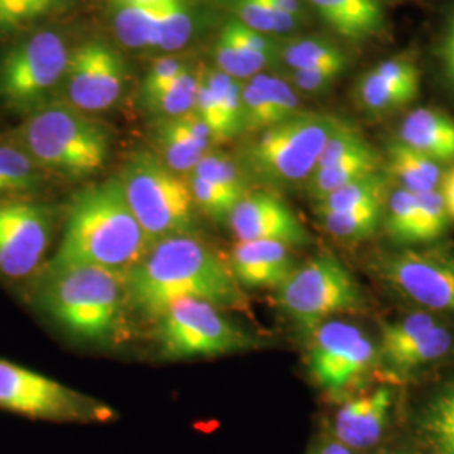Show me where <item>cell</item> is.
Returning <instances> with one entry per match:
<instances>
[{
    "mask_svg": "<svg viewBox=\"0 0 454 454\" xmlns=\"http://www.w3.org/2000/svg\"><path fill=\"white\" fill-rule=\"evenodd\" d=\"M130 309L155 320L174 301L195 298L226 311H246L247 296L231 268L200 236H172L148 247L125 275Z\"/></svg>",
    "mask_w": 454,
    "mask_h": 454,
    "instance_id": "cell-1",
    "label": "cell"
},
{
    "mask_svg": "<svg viewBox=\"0 0 454 454\" xmlns=\"http://www.w3.org/2000/svg\"><path fill=\"white\" fill-rule=\"evenodd\" d=\"M152 246L135 219L118 177L73 195L63 238L44 266H90L127 275Z\"/></svg>",
    "mask_w": 454,
    "mask_h": 454,
    "instance_id": "cell-2",
    "label": "cell"
},
{
    "mask_svg": "<svg viewBox=\"0 0 454 454\" xmlns=\"http://www.w3.org/2000/svg\"><path fill=\"white\" fill-rule=\"evenodd\" d=\"M31 301L67 337L114 345L123 337L130 309L125 276L90 266L43 270L31 279Z\"/></svg>",
    "mask_w": 454,
    "mask_h": 454,
    "instance_id": "cell-3",
    "label": "cell"
},
{
    "mask_svg": "<svg viewBox=\"0 0 454 454\" xmlns=\"http://www.w3.org/2000/svg\"><path fill=\"white\" fill-rule=\"evenodd\" d=\"M14 142L37 163L61 177L82 180L103 170L110 133L74 106H44L17 130Z\"/></svg>",
    "mask_w": 454,
    "mask_h": 454,
    "instance_id": "cell-4",
    "label": "cell"
},
{
    "mask_svg": "<svg viewBox=\"0 0 454 454\" xmlns=\"http://www.w3.org/2000/svg\"><path fill=\"white\" fill-rule=\"evenodd\" d=\"M118 179L150 243L172 236H199L189 180L170 170L159 155L146 150L133 153Z\"/></svg>",
    "mask_w": 454,
    "mask_h": 454,
    "instance_id": "cell-5",
    "label": "cell"
},
{
    "mask_svg": "<svg viewBox=\"0 0 454 454\" xmlns=\"http://www.w3.org/2000/svg\"><path fill=\"white\" fill-rule=\"evenodd\" d=\"M341 120L324 114H298L256 133L246 148V163L258 179L271 185L309 182L325 144Z\"/></svg>",
    "mask_w": 454,
    "mask_h": 454,
    "instance_id": "cell-6",
    "label": "cell"
},
{
    "mask_svg": "<svg viewBox=\"0 0 454 454\" xmlns=\"http://www.w3.org/2000/svg\"><path fill=\"white\" fill-rule=\"evenodd\" d=\"M159 352L167 360L223 357L261 347L256 335L207 301H174L153 320Z\"/></svg>",
    "mask_w": 454,
    "mask_h": 454,
    "instance_id": "cell-7",
    "label": "cell"
},
{
    "mask_svg": "<svg viewBox=\"0 0 454 454\" xmlns=\"http://www.w3.org/2000/svg\"><path fill=\"white\" fill-rule=\"evenodd\" d=\"M275 292L278 307L307 333L335 315L357 313L365 307L356 278L328 251L296 266Z\"/></svg>",
    "mask_w": 454,
    "mask_h": 454,
    "instance_id": "cell-8",
    "label": "cell"
},
{
    "mask_svg": "<svg viewBox=\"0 0 454 454\" xmlns=\"http://www.w3.org/2000/svg\"><path fill=\"white\" fill-rule=\"evenodd\" d=\"M0 409L35 421L91 424L114 419V409L97 397L2 357Z\"/></svg>",
    "mask_w": 454,
    "mask_h": 454,
    "instance_id": "cell-9",
    "label": "cell"
},
{
    "mask_svg": "<svg viewBox=\"0 0 454 454\" xmlns=\"http://www.w3.org/2000/svg\"><path fill=\"white\" fill-rule=\"evenodd\" d=\"M71 52L65 39L41 31L7 51L0 61V97L17 112L35 114L66 78Z\"/></svg>",
    "mask_w": 454,
    "mask_h": 454,
    "instance_id": "cell-10",
    "label": "cell"
},
{
    "mask_svg": "<svg viewBox=\"0 0 454 454\" xmlns=\"http://www.w3.org/2000/svg\"><path fill=\"white\" fill-rule=\"evenodd\" d=\"M56 234L54 209L31 197L0 206V281H31L48 262Z\"/></svg>",
    "mask_w": 454,
    "mask_h": 454,
    "instance_id": "cell-11",
    "label": "cell"
},
{
    "mask_svg": "<svg viewBox=\"0 0 454 454\" xmlns=\"http://www.w3.org/2000/svg\"><path fill=\"white\" fill-rule=\"evenodd\" d=\"M375 270L395 292L422 309L454 315V249L431 246L379 256Z\"/></svg>",
    "mask_w": 454,
    "mask_h": 454,
    "instance_id": "cell-12",
    "label": "cell"
},
{
    "mask_svg": "<svg viewBox=\"0 0 454 454\" xmlns=\"http://www.w3.org/2000/svg\"><path fill=\"white\" fill-rule=\"evenodd\" d=\"M379 356L369 335L341 320H326L309 333V371L326 392L343 394L362 382Z\"/></svg>",
    "mask_w": 454,
    "mask_h": 454,
    "instance_id": "cell-13",
    "label": "cell"
},
{
    "mask_svg": "<svg viewBox=\"0 0 454 454\" xmlns=\"http://www.w3.org/2000/svg\"><path fill=\"white\" fill-rule=\"evenodd\" d=\"M65 80L71 106L82 114L105 112L121 95L125 63L108 43L90 41L71 54Z\"/></svg>",
    "mask_w": 454,
    "mask_h": 454,
    "instance_id": "cell-14",
    "label": "cell"
},
{
    "mask_svg": "<svg viewBox=\"0 0 454 454\" xmlns=\"http://www.w3.org/2000/svg\"><path fill=\"white\" fill-rule=\"evenodd\" d=\"M226 224L236 243L271 241L288 247H305L311 243L307 227L273 192H247L229 214Z\"/></svg>",
    "mask_w": 454,
    "mask_h": 454,
    "instance_id": "cell-15",
    "label": "cell"
},
{
    "mask_svg": "<svg viewBox=\"0 0 454 454\" xmlns=\"http://www.w3.org/2000/svg\"><path fill=\"white\" fill-rule=\"evenodd\" d=\"M392 406L394 392L387 386L347 399L335 414V439L352 451L377 444L387 427Z\"/></svg>",
    "mask_w": 454,
    "mask_h": 454,
    "instance_id": "cell-16",
    "label": "cell"
},
{
    "mask_svg": "<svg viewBox=\"0 0 454 454\" xmlns=\"http://www.w3.org/2000/svg\"><path fill=\"white\" fill-rule=\"evenodd\" d=\"M227 264L243 290H278L296 270L292 247L271 241L234 244Z\"/></svg>",
    "mask_w": 454,
    "mask_h": 454,
    "instance_id": "cell-17",
    "label": "cell"
},
{
    "mask_svg": "<svg viewBox=\"0 0 454 454\" xmlns=\"http://www.w3.org/2000/svg\"><path fill=\"white\" fill-rule=\"evenodd\" d=\"M243 125L247 133H260L298 114V97L281 78L260 73L241 90Z\"/></svg>",
    "mask_w": 454,
    "mask_h": 454,
    "instance_id": "cell-18",
    "label": "cell"
},
{
    "mask_svg": "<svg viewBox=\"0 0 454 454\" xmlns=\"http://www.w3.org/2000/svg\"><path fill=\"white\" fill-rule=\"evenodd\" d=\"M325 24L352 41H369L384 31L386 14L379 0H309Z\"/></svg>",
    "mask_w": 454,
    "mask_h": 454,
    "instance_id": "cell-19",
    "label": "cell"
},
{
    "mask_svg": "<svg viewBox=\"0 0 454 454\" xmlns=\"http://www.w3.org/2000/svg\"><path fill=\"white\" fill-rule=\"evenodd\" d=\"M399 142L434 162H454V118L434 108H416L403 120Z\"/></svg>",
    "mask_w": 454,
    "mask_h": 454,
    "instance_id": "cell-20",
    "label": "cell"
},
{
    "mask_svg": "<svg viewBox=\"0 0 454 454\" xmlns=\"http://www.w3.org/2000/svg\"><path fill=\"white\" fill-rule=\"evenodd\" d=\"M387 170L390 177L399 184V189L412 194L439 191L444 179L441 163L399 140L389 146Z\"/></svg>",
    "mask_w": 454,
    "mask_h": 454,
    "instance_id": "cell-21",
    "label": "cell"
},
{
    "mask_svg": "<svg viewBox=\"0 0 454 454\" xmlns=\"http://www.w3.org/2000/svg\"><path fill=\"white\" fill-rule=\"evenodd\" d=\"M379 167H380V157L377 155L373 146L367 144L358 148L357 152L343 157L328 167L317 168L307 182L309 194L315 202H318L341 187L379 172Z\"/></svg>",
    "mask_w": 454,
    "mask_h": 454,
    "instance_id": "cell-22",
    "label": "cell"
},
{
    "mask_svg": "<svg viewBox=\"0 0 454 454\" xmlns=\"http://www.w3.org/2000/svg\"><path fill=\"white\" fill-rule=\"evenodd\" d=\"M418 433L429 454H454V382L422 407Z\"/></svg>",
    "mask_w": 454,
    "mask_h": 454,
    "instance_id": "cell-23",
    "label": "cell"
},
{
    "mask_svg": "<svg viewBox=\"0 0 454 454\" xmlns=\"http://www.w3.org/2000/svg\"><path fill=\"white\" fill-rule=\"evenodd\" d=\"M114 33L127 48H155L159 44V16L155 4L116 0Z\"/></svg>",
    "mask_w": 454,
    "mask_h": 454,
    "instance_id": "cell-24",
    "label": "cell"
},
{
    "mask_svg": "<svg viewBox=\"0 0 454 454\" xmlns=\"http://www.w3.org/2000/svg\"><path fill=\"white\" fill-rule=\"evenodd\" d=\"M453 343L454 337L451 332L446 326L438 324L427 333H424L421 339L409 343L390 356L382 357V362L392 372H416L422 367L446 357L451 352Z\"/></svg>",
    "mask_w": 454,
    "mask_h": 454,
    "instance_id": "cell-25",
    "label": "cell"
},
{
    "mask_svg": "<svg viewBox=\"0 0 454 454\" xmlns=\"http://www.w3.org/2000/svg\"><path fill=\"white\" fill-rule=\"evenodd\" d=\"M37 163L16 142L0 144V191L12 197H33L43 185Z\"/></svg>",
    "mask_w": 454,
    "mask_h": 454,
    "instance_id": "cell-26",
    "label": "cell"
},
{
    "mask_svg": "<svg viewBox=\"0 0 454 454\" xmlns=\"http://www.w3.org/2000/svg\"><path fill=\"white\" fill-rule=\"evenodd\" d=\"M159 159L180 176H191L195 165L207 153L197 145L179 118L163 120L157 130Z\"/></svg>",
    "mask_w": 454,
    "mask_h": 454,
    "instance_id": "cell-27",
    "label": "cell"
},
{
    "mask_svg": "<svg viewBox=\"0 0 454 454\" xmlns=\"http://www.w3.org/2000/svg\"><path fill=\"white\" fill-rule=\"evenodd\" d=\"M384 200H386V180L380 176V172H375L318 200L317 214L350 211V209L371 207V206L384 207Z\"/></svg>",
    "mask_w": 454,
    "mask_h": 454,
    "instance_id": "cell-28",
    "label": "cell"
},
{
    "mask_svg": "<svg viewBox=\"0 0 454 454\" xmlns=\"http://www.w3.org/2000/svg\"><path fill=\"white\" fill-rule=\"evenodd\" d=\"M384 207L371 206L350 211L318 212L320 223L328 234L341 241H362L375 234Z\"/></svg>",
    "mask_w": 454,
    "mask_h": 454,
    "instance_id": "cell-29",
    "label": "cell"
},
{
    "mask_svg": "<svg viewBox=\"0 0 454 454\" xmlns=\"http://www.w3.org/2000/svg\"><path fill=\"white\" fill-rule=\"evenodd\" d=\"M200 78L185 69L179 78H176L162 91L153 97L146 98V106L163 120L179 118L182 114H191L194 110L195 98Z\"/></svg>",
    "mask_w": 454,
    "mask_h": 454,
    "instance_id": "cell-30",
    "label": "cell"
},
{
    "mask_svg": "<svg viewBox=\"0 0 454 454\" xmlns=\"http://www.w3.org/2000/svg\"><path fill=\"white\" fill-rule=\"evenodd\" d=\"M238 20L261 34L292 33L298 22L270 0H232Z\"/></svg>",
    "mask_w": 454,
    "mask_h": 454,
    "instance_id": "cell-31",
    "label": "cell"
},
{
    "mask_svg": "<svg viewBox=\"0 0 454 454\" xmlns=\"http://www.w3.org/2000/svg\"><path fill=\"white\" fill-rule=\"evenodd\" d=\"M283 61L293 71L340 66L347 67V56L339 46L322 39H300L281 49Z\"/></svg>",
    "mask_w": 454,
    "mask_h": 454,
    "instance_id": "cell-32",
    "label": "cell"
},
{
    "mask_svg": "<svg viewBox=\"0 0 454 454\" xmlns=\"http://www.w3.org/2000/svg\"><path fill=\"white\" fill-rule=\"evenodd\" d=\"M419 91L395 86L380 78L372 69L362 78L358 84V98L364 108L372 114H387L409 105Z\"/></svg>",
    "mask_w": 454,
    "mask_h": 454,
    "instance_id": "cell-33",
    "label": "cell"
},
{
    "mask_svg": "<svg viewBox=\"0 0 454 454\" xmlns=\"http://www.w3.org/2000/svg\"><path fill=\"white\" fill-rule=\"evenodd\" d=\"M159 44L163 51H179L192 35V17L184 0H157Z\"/></svg>",
    "mask_w": 454,
    "mask_h": 454,
    "instance_id": "cell-34",
    "label": "cell"
},
{
    "mask_svg": "<svg viewBox=\"0 0 454 454\" xmlns=\"http://www.w3.org/2000/svg\"><path fill=\"white\" fill-rule=\"evenodd\" d=\"M191 176L207 180L212 185L227 191L239 199L247 194L246 180L239 165L223 152L209 150L207 153H204V157L195 165Z\"/></svg>",
    "mask_w": 454,
    "mask_h": 454,
    "instance_id": "cell-35",
    "label": "cell"
},
{
    "mask_svg": "<svg viewBox=\"0 0 454 454\" xmlns=\"http://www.w3.org/2000/svg\"><path fill=\"white\" fill-rule=\"evenodd\" d=\"M71 0H0V34L17 33L51 16Z\"/></svg>",
    "mask_w": 454,
    "mask_h": 454,
    "instance_id": "cell-36",
    "label": "cell"
},
{
    "mask_svg": "<svg viewBox=\"0 0 454 454\" xmlns=\"http://www.w3.org/2000/svg\"><path fill=\"white\" fill-rule=\"evenodd\" d=\"M387 234L401 244H418V202L416 194L404 189L394 191L387 204Z\"/></svg>",
    "mask_w": 454,
    "mask_h": 454,
    "instance_id": "cell-37",
    "label": "cell"
},
{
    "mask_svg": "<svg viewBox=\"0 0 454 454\" xmlns=\"http://www.w3.org/2000/svg\"><path fill=\"white\" fill-rule=\"evenodd\" d=\"M438 324V320L429 313H412L397 322L382 325V337L379 347L380 358L390 356L409 343L421 339L424 333H427Z\"/></svg>",
    "mask_w": 454,
    "mask_h": 454,
    "instance_id": "cell-38",
    "label": "cell"
},
{
    "mask_svg": "<svg viewBox=\"0 0 454 454\" xmlns=\"http://www.w3.org/2000/svg\"><path fill=\"white\" fill-rule=\"evenodd\" d=\"M418 202V244L439 239L450 224V214L441 191L416 194Z\"/></svg>",
    "mask_w": 454,
    "mask_h": 454,
    "instance_id": "cell-39",
    "label": "cell"
},
{
    "mask_svg": "<svg viewBox=\"0 0 454 454\" xmlns=\"http://www.w3.org/2000/svg\"><path fill=\"white\" fill-rule=\"evenodd\" d=\"M187 180H189L191 194L194 199L195 209L209 215L214 221L226 223L229 214L241 200L239 197L212 185L207 180L195 177V176H189Z\"/></svg>",
    "mask_w": 454,
    "mask_h": 454,
    "instance_id": "cell-40",
    "label": "cell"
},
{
    "mask_svg": "<svg viewBox=\"0 0 454 454\" xmlns=\"http://www.w3.org/2000/svg\"><path fill=\"white\" fill-rule=\"evenodd\" d=\"M372 71L395 86L419 91V82H421L419 69L409 58H390L379 63Z\"/></svg>",
    "mask_w": 454,
    "mask_h": 454,
    "instance_id": "cell-41",
    "label": "cell"
},
{
    "mask_svg": "<svg viewBox=\"0 0 454 454\" xmlns=\"http://www.w3.org/2000/svg\"><path fill=\"white\" fill-rule=\"evenodd\" d=\"M187 66L174 58H162L155 61L144 82V98L146 99L162 91L163 88H167L176 78H179Z\"/></svg>",
    "mask_w": 454,
    "mask_h": 454,
    "instance_id": "cell-42",
    "label": "cell"
},
{
    "mask_svg": "<svg viewBox=\"0 0 454 454\" xmlns=\"http://www.w3.org/2000/svg\"><path fill=\"white\" fill-rule=\"evenodd\" d=\"M345 67L328 66V67H313V69H300L293 71L292 82L298 90L307 93H317L328 88L341 74Z\"/></svg>",
    "mask_w": 454,
    "mask_h": 454,
    "instance_id": "cell-43",
    "label": "cell"
},
{
    "mask_svg": "<svg viewBox=\"0 0 454 454\" xmlns=\"http://www.w3.org/2000/svg\"><path fill=\"white\" fill-rule=\"evenodd\" d=\"M439 191L446 202V209H448L450 217L454 219V167L448 174H444V179L441 182Z\"/></svg>",
    "mask_w": 454,
    "mask_h": 454,
    "instance_id": "cell-44",
    "label": "cell"
},
{
    "mask_svg": "<svg viewBox=\"0 0 454 454\" xmlns=\"http://www.w3.org/2000/svg\"><path fill=\"white\" fill-rule=\"evenodd\" d=\"M441 59H442V63H453L454 61V14L448 24L446 33H444L442 46H441Z\"/></svg>",
    "mask_w": 454,
    "mask_h": 454,
    "instance_id": "cell-45",
    "label": "cell"
},
{
    "mask_svg": "<svg viewBox=\"0 0 454 454\" xmlns=\"http://www.w3.org/2000/svg\"><path fill=\"white\" fill-rule=\"evenodd\" d=\"M311 454H354V451L347 446H343L337 439L326 441L320 448H317Z\"/></svg>",
    "mask_w": 454,
    "mask_h": 454,
    "instance_id": "cell-46",
    "label": "cell"
},
{
    "mask_svg": "<svg viewBox=\"0 0 454 454\" xmlns=\"http://www.w3.org/2000/svg\"><path fill=\"white\" fill-rule=\"evenodd\" d=\"M270 2H273L278 9H281L283 12L294 17L296 20L301 19V4H300V0H270Z\"/></svg>",
    "mask_w": 454,
    "mask_h": 454,
    "instance_id": "cell-47",
    "label": "cell"
},
{
    "mask_svg": "<svg viewBox=\"0 0 454 454\" xmlns=\"http://www.w3.org/2000/svg\"><path fill=\"white\" fill-rule=\"evenodd\" d=\"M442 65H444V69H446L450 80L454 82V61L453 63H442Z\"/></svg>",
    "mask_w": 454,
    "mask_h": 454,
    "instance_id": "cell-48",
    "label": "cell"
},
{
    "mask_svg": "<svg viewBox=\"0 0 454 454\" xmlns=\"http://www.w3.org/2000/svg\"><path fill=\"white\" fill-rule=\"evenodd\" d=\"M129 2H138V4H155L157 0H129Z\"/></svg>",
    "mask_w": 454,
    "mask_h": 454,
    "instance_id": "cell-49",
    "label": "cell"
},
{
    "mask_svg": "<svg viewBox=\"0 0 454 454\" xmlns=\"http://www.w3.org/2000/svg\"><path fill=\"white\" fill-rule=\"evenodd\" d=\"M375 454H406V453H399V451H380V453Z\"/></svg>",
    "mask_w": 454,
    "mask_h": 454,
    "instance_id": "cell-50",
    "label": "cell"
}]
</instances>
